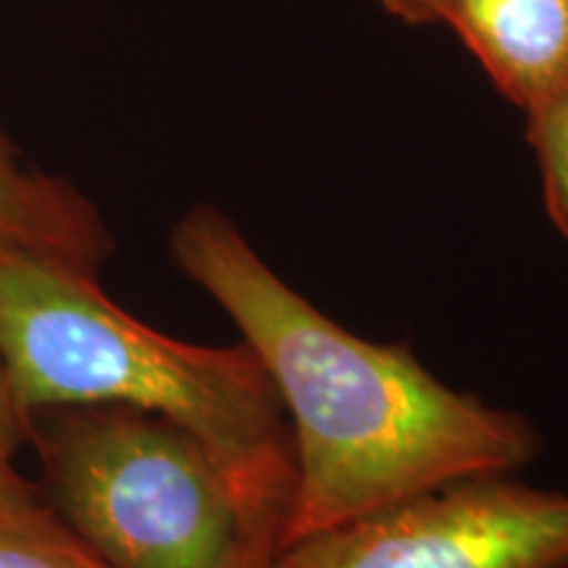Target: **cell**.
<instances>
[{
    "instance_id": "cell-6",
    "label": "cell",
    "mask_w": 568,
    "mask_h": 568,
    "mask_svg": "<svg viewBox=\"0 0 568 568\" xmlns=\"http://www.w3.org/2000/svg\"><path fill=\"white\" fill-rule=\"evenodd\" d=\"M111 232L80 190L24 166L0 132V261H40L98 274Z\"/></svg>"
},
{
    "instance_id": "cell-9",
    "label": "cell",
    "mask_w": 568,
    "mask_h": 568,
    "mask_svg": "<svg viewBox=\"0 0 568 568\" xmlns=\"http://www.w3.org/2000/svg\"><path fill=\"white\" fill-rule=\"evenodd\" d=\"M59 529L69 527L48 503L45 493L13 471V466H0V531L48 535Z\"/></svg>"
},
{
    "instance_id": "cell-2",
    "label": "cell",
    "mask_w": 568,
    "mask_h": 568,
    "mask_svg": "<svg viewBox=\"0 0 568 568\" xmlns=\"http://www.w3.org/2000/svg\"><path fill=\"white\" fill-rule=\"evenodd\" d=\"M0 339L27 416L132 406L180 424L219 460L276 552L284 550L293 432L245 343H182L119 308L98 274L40 261H0Z\"/></svg>"
},
{
    "instance_id": "cell-10",
    "label": "cell",
    "mask_w": 568,
    "mask_h": 568,
    "mask_svg": "<svg viewBox=\"0 0 568 568\" xmlns=\"http://www.w3.org/2000/svg\"><path fill=\"white\" fill-rule=\"evenodd\" d=\"M34 418L21 410L13 395L9 361H6L3 339H0V466H13V456L24 445H32Z\"/></svg>"
},
{
    "instance_id": "cell-4",
    "label": "cell",
    "mask_w": 568,
    "mask_h": 568,
    "mask_svg": "<svg viewBox=\"0 0 568 568\" xmlns=\"http://www.w3.org/2000/svg\"><path fill=\"white\" fill-rule=\"evenodd\" d=\"M272 568H568V493L443 481L284 548Z\"/></svg>"
},
{
    "instance_id": "cell-3",
    "label": "cell",
    "mask_w": 568,
    "mask_h": 568,
    "mask_svg": "<svg viewBox=\"0 0 568 568\" xmlns=\"http://www.w3.org/2000/svg\"><path fill=\"white\" fill-rule=\"evenodd\" d=\"M45 414L32 445L48 503L111 568H272L280 552L180 424L132 406Z\"/></svg>"
},
{
    "instance_id": "cell-8",
    "label": "cell",
    "mask_w": 568,
    "mask_h": 568,
    "mask_svg": "<svg viewBox=\"0 0 568 568\" xmlns=\"http://www.w3.org/2000/svg\"><path fill=\"white\" fill-rule=\"evenodd\" d=\"M0 568H111L71 529L27 535L0 531Z\"/></svg>"
},
{
    "instance_id": "cell-11",
    "label": "cell",
    "mask_w": 568,
    "mask_h": 568,
    "mask_svg": "<svg viewBox=\"0 0 568 568\" xmlns=\"http://www.w3.org/2000/svg\"><path fill=\"white\" fill-rule=\"evenodd\" d=\"M389 17L410 27L439 24L447 0H376Z\"/></svg>"
},
{
    "instance_id": "cell-7",
    "label": "cell",
    "mask_w": 568,
    "mask_h": 568,
    "mask_svg": "<svg viewBox=\"0 0 568 568\" xmlns=\"http://www.w3.org/2000/svg\"><path fill=\"white\" fill-rule=\"evenodd\" d=\"M527 140L539 163L545 209L568 243V90L529 113Z\"/></svg>"
},
{
    "instance_id": "cell-5",
    "label": "cell",
    "mask_w": 568,
    "mask_h": 568,
    "mask_svg": "<svg viewBox=\"0 0 568 568\" xmlns=\"http://www.w3.org/2000/svg\"><path fill=\"white\" fill-rule=\"evenodd\" d=\"M439 24L527 116L568 90V0H447Z\"/></svg>"
},
{
    "instance_id": "cell-1",
    "label": "cell",
    "mask_w": 568,
    "mask_h": 568,
    "mask_svg": "<svg viewBox=\"0 0 568 568\" xmlns=\"http://www.w3.org/2000/svg\"><path fill=\"white\" fill-rule=\"evenodd\" d=\"M174 264L237 326L293 432L284 548L443 481L514 474L537 458L535 424L460 393L408 345L364 339L290 287L240 226L195 205L169 234Z\"/></svg>"
}]
</instances>
